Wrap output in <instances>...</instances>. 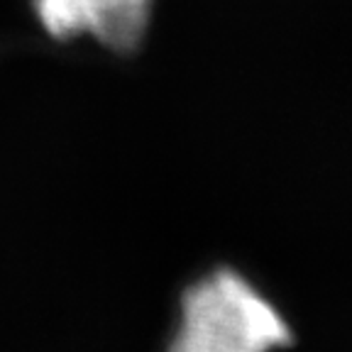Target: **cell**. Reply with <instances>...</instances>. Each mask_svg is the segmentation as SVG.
Instances as JSON below:
<instances>
[{
	"instance_id": "6da1fadb",
	"label": "cell",
	"mask_w": 352,
	"mask_h": 352,
	"mask_svg": "<svg viewBox=\"0 0 352 352\" xmlns=\"http://www.w3.org/2000/svg\"><path fill=\"white\" fill-rule=\"evenodd\" d=\"M292 342L279 308L240 272L220 267L184 292L166 352H276Z\"/></svg>"
},
{
	"instance_id": "7a4b0ae2",
	"label": "cell",
	"mask_w": 352,
	"mask_h": 352,
	"mask_svg": "<svg viewBox=\"0 0 352 352\" xmlns=\"http://www.w3.org/2000/svg\"><path fill=\"white\" fill-rule=\"evenodd\" d=\"M34 8L54 39L88 34L110 52L130 54L147 34L154 0H34Z\"/></svg>"
}]
</instances>
